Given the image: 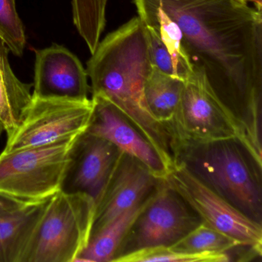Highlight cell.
<instances>
[{"label":"cell","mask_w":262,"mask_h":262,"mask_svg":"<svg viewBox=\"0 0 262 262\" xmlns=\"http://www.w3.org/2000/svg\"><path fill=\"white\" fill-rule=\"evenodd\" d=\"M176 24L192 67L235 121L242 143L262 161V12L241 0H135Z\"/></svg>","instance_id":"1"},{"label":"cell","mask_w":262,"mask_h":262,"mask_svg":"<svg viewBox=\"0 0 262 262\" xmlns=\"http://www.w3.org/2000/svg\"><path fill=\"white\" fill-rule=\"evenodd\" d=\"M152 67L146 29L139 16L107 35L87 62L91 94L114 105L159 151L169 168L174 163L173 137L148 110L144 94Z\"/></svg>","instance_id":"2"},{"label":"cell","mask_w":262,"mask_h":262,"mask_svg":"<svg viewBox=\"0 0 262 262\" xmlns=\"http://www.w3.org/2000/svg\"><path fill=\"white\" fill-rule=\"evenodd\" d=\"M174 162L182 163L202 183L251 220L262 225V164L237 138L177 140Z\"/></svg>","instance_id":"3"},{"label":"cell","mask_w":262,"mask_h":262,"mask_svg":"<svg viewBox=\"0 0 262 262\" xmlns=\"http://www.w3.org/2000/svg\"><path fill=\"white\" fill-rule=\"evenodd\" d=\"M96 202L82 192L49 199L20 262H75L90 242Z\"/></svg>","instance_id":"4"},{"label":"cell","mask_w":262,"mask_h":262,"mask_svg":"<svg viewBox=\"0 0 262 262\" xmlns=\"http://www.w3.org/2000/svg\"><path fill=\"white\" fill-rule=\"evenodd\" d=\"M74 136L42 145L0 154V192L27 202L50 199L62 190Z\"/></svg>","instance_id":"5"},{"label":"cell","mask_w":262,"mask_h":262,"mask_svg":"<svg viewBox=\"0 0 262 262\" xmlns=\"http://www.w3.org/2000/svg\"><path fill=\"white\" fill-rule=\"evenodd\" d=\"M202 222L183 198L162 179L124 237L113 261L142 248L171 246Z\"/></svg>","instance_id":"6"},{"label":"cell","mask_w":262,"mask_h":262,"mask_svg":"<svg viewBox=\"0 0 262 262\" xmlns=\"http://www.w3.org/2000/svg\"><path fill=\"white\" fill-rule=\"evenodd\" d=\"M171 132L174 141L209 142L237 138L242 142L235 121L211 88L205 71L197 67H193L184 80Z\"/></svg>","instance_id":"7"},{"label":"cell","mask_w":262,"mask_h":262,"mask_svg":"<svg viewBox=\"0 0 262 262\" xmlns=\"http://www.w3.org/2000/svg\"><path fill=\"white\" fill-rule=\"evenodd\" d=\"M94 101L33 97L22 122L7 139L4 151L42 146L86 131Z\"/></svg>","instance_id":"8"},{"label":"cell","mask_w":262,"mask_h":262,"mask_svg":"<svg viewBox=\"0 0 262 262\" xmlns=\"http://www.w3.org/2000/svg\"><path fill=\"white\" fill-rule=\"evenodd\" d=\"M203 222L262 254V226L210 189L182 163L174 162L165 178Z\"/></svg>","instance_id":"9"},{"label":"cell","mask_w":262,"mask_h":262,"mask_svg":"<svg viewBox=\"0 0 262 262\" xmlns=\"http://www.w3.org/2000/svg\"><path fill=\"white\" fill-rule=\"evenodd\" d=\"M163 179L156 177L136 158L121 151L96 202L90 238L118 216L148 199Z\"/></svg>","instance_id":"10"},{"label":"cell","mask_w":262,"mask_h":262,"mask_svg":"<svg viewBox=\"0 0 262 262\" xmlns=\"http://www.w3.org/2000/svg\"><path fill=\"white\" fill-rule=\"evenodd\" d=\"M33 97L90 99L88 74L77 56L62 46L36 50Z\"/></svg>","instance_id":"11"},{"label":"cell","mask_w":262,"mask_h":262,"mask_svg":"<svg viewBox=\"0 0 262 262\" xmlns=\"http://www.w3.org/2000/svg\"><path fill=\"white\" fill-rule=\"evenodd\" d=\"M92 99L94 110L85 132L112 142L140 161L156 177L165 179L169 167L151 142L111 102L100 96Z\"/></svg>","instance_id":"12"},{"label":"cell","mask_w":262,"mask_h":262,"mask_svg":"<svg viewBox=\"0 0 262 262\" xmlns=\"http://www.w3.org/2000/svg\"><path fill=\"white\" fill-rule=\"evenodd\" d=\"M120 153L112 142L86 132L82 133L72 149L62 191L85 193L96 202Z\"/></svg>","instance_id":"13"},{"label":"cell","mask_w":262,"mask_h":262,"mask_svg":"<svg viewBox=\"0 0 262 262\" xmlns=\"http://www.w3.org/2000/svg\"><path fill=\"white\" fill-rule=\"evenodd\" d=\"M7 46L0 38V135L7 137L19 126L33 101V84L21 82L12 70Z\"/></svg>","instance_id":"14"},{"label":"cell","mask_w":262,"mask_h":262,"mask_svg":"<svg viewBox=\"0 0 262 262\" xmlns=\"http://www.w3.org/2000/svg\"><path fill=\"white\" fill-rule=\"evenodd\" d=\"M48 201L32 202L16 212L0 216V262H20Z\"/></svg>","instance_id":"15"},{"label":"cell","mask_w":262,"mask_h":262,"mask_svg":"<svg viewBox=\"0 0 262 262\" xmlns=\"http://www.w3.org/2000/svg\"><path fill=\"white\" fill-rule=\"evenodd\" d=\"M150 196L139 205L124 211L100 232L90 238L88 245L75 262L113 261L124 237L148 203Z\"/></svg>","instance_id":"16"},{"label":"cell","mask_w":262,"mask_h":262,"mask_svg":"<svg viewBox=\"0 0 262 262\" xmlns=\"http://www.w3.org/2000/svg\"><path fill=\"white\" fill-rule=\"evenodd\" d=\"M183 84L182 79L165 74L152 67L144 87L148 110L157 120L168 128L171 136V124L180 100Z\"/></svg>","instance_id":"17"},{"label":"cell","mask_w":262,"mask_h":262,"mask_svg":"<svg viewBox=\"0 0 262 262\" xmlns=\"http://www.w3.org/2000/svg\"><path fill=\"white\" fill-rule=\"evenodd\" d=\"M169 248L172 251L185 254H228L237 248L248 247L237 239L202 222Z\"/></svg>","instance_id":"18"},{"label":"cell","mask_w":262,"mask_h":262,"mask_svg":"<svg viewBox=\"0 0 262 262\" xmlns=\"http://www.w3.org/2000/svg\"><path fill=\"white\" fill-rule=\"evenodd\" d=\"M231 260L228 254H185L172 251L169 247L156 246L142 248L121 256L114 262H227Z\"/></svg>","instance_id":"19"},{"label":"cell","mask_w":262,"mask_h":262,"mask_svg":"<svg viewBox=\"0 0 262 262\" xmlns=\"http://www.w3.org/2000/svg\"><path fill=\"white\" fill-rule=\"evenodd\" d=\"M0 38L15 56H23L27 39L16 0H0Z\"/></svg>","instance_id":"20"},{"label":"cell","mask_w":262,"mask_h":262,"mask_svg":"<svg viewBox=\"0 0 262 262\" xmlns=\"http://www.w3.org/2000/svg\"><path fill=\"white\" fill-rule=\"evenodd\" d=\"M145 27L148 36V53L151 67L165 74L185 80L186 75L165 47L159 34L151 27Z\"/></svg>","instance_id":"21"},{"label":"cell","mask_w":262,"mask_h":262,"mask_svg":"<svg viewBox=\"0 0 262 262\" xmlns=\"http://www.w3.org/2000/svg\"><path fill=\"white\" fill-rule=\"evenodd\" d=\"M30 203L0 192V216L16 212Z\"/></svg>","instance_id":"22"},{"label":"cell","mask_w":262,"mask_h":262,"mask_svg":"<svg viewBox=\"0 0 262 262\" xmlns=\"http://www.w3.org/2000/svg\"><path fill=\"white\" fill-rule=\"evenodd\" d=\"M245 4H249L258 11L262 12V0H241Z\"/></svg>","instance_id":"23"}]
</instances>
